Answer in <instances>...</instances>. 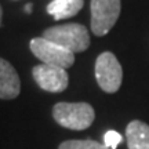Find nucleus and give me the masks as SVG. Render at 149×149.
I'll return each mask as SVG.
<instances>
[{
	"mask_svg": "<svg viewBox=\"0 0 149 149\" xmlns=\"http://www.w3.org/2000/svg\"><path fill=\"white\" fill-rule=\"evenodd\" d=\"M53 117L59 126L80 131L93 124L95 112L87 102H58L53 108Z\"/></svg>",
	"mask_w": 149,
	"mask_h": 149,
	"instance_id": "obj_1",
	"label": "nucleus"
},
{
	"mask_svg": "<svg viewBox=\"0 0 149 149\" xmlns=\"http://www.w3.org/2000/svg\"><path fill=\"white\" fill-rule=\"evenodd\" d=\"M43 37L57 43L73 54L86 51L90 46V35L81 24H65L46 29Z\"/></svg>",
	"mask_w": 149,
	"mask_h": 149,
	"instance_id": "obj_2",
	"label": "nucleus"
},
{
	"mask_svg": "<svg viewBox=\"0 0 149 149\" xmlns=\"http://www.w3.org/2000/svg\"><path fill=\"white\" fill-rule=\"evenodd\" d=\"M31 51L42 64L68 69L74 64V54L46 37H35L29 43Z\"/></svg>",
	"mask_w": 149,
	"mask_h": 149,
	"instance_id": "obj_3",
	"label": "nucleus"
},
{
	"mask_svg": "<svg viewBox=\"0 0 149 149\" xmlns=\"http://www.w3.org/2000/svg\"><path fill=\"white\" fill-rule=\"evenodd\" d=\"M95 79L98 86L108 94L116 93L123 79V69L113 53L105 51L95 61Z\"/></svg>",
	"mask_w": 149,
	"mask_h": 149,
	"instance_id": "obj_4",
	"label": "nucleus"
},
{
	"mask_svg": "<svg viewBox=\"0 0 149 149\" xmlns=\"http://www.w3.org/2000/svg\"><path fill=\"white\" fill-rule=\"evenodd\" d=\"M91 31L104 36L111 31L120 15V0H91Z\"/></svg>",
	"mask_w": 149,
	"mask_h": 149,
	"instance_id": "obj_5",
	"label": "nucleus"
},
{
	"mask_svg": "<svg viewBox=\"0 0 149 149\" xmlns=\"http://www.w3.org/2000/svg\"><path fill=\"white\" fill-rule=\"evenodd\" d=\"M32 76L37 86L48 93H61L69 84V76L66 69L47 64L36 65L32 69Z\"/></svg>",
	"mask_w": 149,
	"mask_h": 149,
	"instance_id": "obj_6",
	"label": "nucleus"
},
{
	"mask_svg": "<svg viewBox=\"0 0 149 149\" xmlns=\"http://www.w3.org/2000/svg\"><path fill=\"white\" fill-rule=\"evenodd\" d=\"M21 80L15 68L0 58V100H14L19 95Z\"/></svg>",
	"mask_w": 149,
	"mask_h": 149,
	"instance_id": "obj_7",
	"label": "nucleus"
},
{
	"mask_svg": "<svg viewBox=\"0 0 149 149\" xmlns=\"http://www.w3.org/2000/svg\"><path fill=\"white\" fill-rule=\"evenodd\" d=\"M128 149H149V126L141 120H133L126 127Z\"/></svg>",
	"mask_w": 149,
	"mask_h": 149,
	"instance_id": "obj_8",
	"label": "nucleus"
},
{
	"mask_svg": "<svg viewBox=\"0 0 149 149\" xmlns=\"http://www.w3.org/2000/svg\"><path fill=\"white\" fill-rule=\"evenodd\" d=\"M84 0H53L47 6V13L55 21L74 17L83 8Z\"/></svg>",
	"mask_w": 149,
	"mask_h": 149,
	"instance_id": "obj_9",
	"label": "nucleus"
},
{
	"mask_svg": "<svg viewBox=\"0 0 149 149\" xmlns=\"http://www.w3.org/2000/svg\"><path fill=\"white\" fill-rule=\"evenodd\" d=\"M58 149H109L105 144H100L93 139H69L64 141Z\"/></svg>",
	"mask_w": 149,
	"mask_h": 149,
	"instance_id": "obj_10",
	"label": "nucleus"
},
{
	"mask_svg": "<svg viewBox=\"0 0 149 149\" xmlns=\"http://www.w3.org/2000/svg\"><path fill=\"white\" fill-rule=\"evenodd\" d=\"M122 139H123V137L117 133V131L109 130V131H107L105 135H104V144L107 145L109 149H115L117 145L122 142Z\"/></svg>",
	"mask_w": 149,
	"mask_h": 149,
	"instance_id": "obj_11",
	"label": "nucleus"
},
{
	"mask_svg": "<svg viewBox=\"0 0 149 149\" xmlns=\"http://www.w3.org/2000/svg\"><path fill=\"white\" fill-rule=\"evenodd\" d=\"M25 11H26V13H31V11H32V4H26V6H25Z\"/></svg>",
	"mask_w": 149,
	"mask_h": 149,
	"instance_id": "obj_12",
	"label": "nucleus"
},
{
	"mask_svg": "<svg viewBox=\"0 0 149 149\" xmlns=\"http://www.w3.org/2000/svg\"><path fill=\"white\" fill-rule=\"evenodd\" d=\"M1 22H3V10H1V6H0V26H1Z\"/></svg>",
	"mask_w": 149,
	"mask_h": 149,
	"instance_id": "obj_13",
	"label": "nucleus"
}]
</instances>
